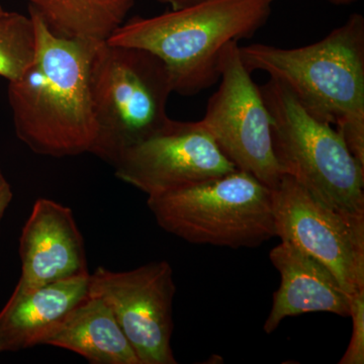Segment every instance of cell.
I'll return each instance as SVG.
<instances>
[{
	"label": "cell",
	"mask_w": 364,
	"mask_h": 364,
	"mask_svg": "<svg viewBox=\"0 0 364 364\" xmlns=\"http://www.w3.org/2000/svg\"><path fill=\"white\" fill-rule=\"evenodd\" d=\"M44 345L74 352L92 364H140L109 306L90 294L67 314Z\"/></svg>",
	"instance_id": "obj_14"
},
{
	"label": "cell",
	"mask_w": 364,
	"mask_h": 364,
	"mask_svg": "<svg viewBox=\"0 0 364 364\" xmlns=\"http://www.w3.org/2000/svg\"><path fill=\"white\" fill-rule=\"evenodd\" d=\"M90 90L97 135L90 153L112 166L170 119L171 75L147 50L100 43L91 63Z\"/></svg>",
	"instance_id": "obj_4"
},
{
	"label": "cell",
	"mask_w": 364,
	"mask_h": 364,
	"mask_svg": "<svg viewBox=\"0 0 364 364\" xmlns=\"http://www.w3.org/2000/svg\"><path fill=\"white\" fill-rule=\"evenodd\" d=\"M352 335L340 364L364 363V291L351 296Z\"/></svg>",
	"instance_id": "obj_17"
},
{
	"label": "cell",
	"mask_w": 364,
	"mask_h": 364,
	"mask_svg": "<svg viewBox=\"0 0 364 364\" xmlns=\"http://www.w3.org/2000/svg\"><path fill=\"white\" fill-rule=\"evenodd\" d=\"M158 1L168 4L172 9H179L191 6V4H198V2L203 1V0H158Z\"/></svg>",
	"instance_id": "obj_19"
},
{
	"label": "cell",
	"mask_w": 364,
	"mask_h": 364,
	"mask_svg": "<svg viewBox=\"0 0 364 364\" xmlns=\"http://www.w3.org/2000/svg\"><path fill=\"white\" fill-rule=\"evenodd\" d=\"M147 205L160 228L189 243L255 248L277 237L273 189L239 169L148 196Z\"/></svg>",
	"instance_id": "obj_5"
},
{
	"label": "cell",
	"mask_w": 364,
	"mask_h": 364,
	"mask_svg": "<svg viewBox=\"0 0 364 364\" xmlns=\"http://www.w3.org/2000/svg\"><path fill=\"white\" fill-rule=\"evenodd\" d=\"M249 72L279 81L309 114L336 127L364 166V18L353 14L317 43L286 49L265 44L240 47Z\"/></svg>",
	"instance_id": "obj_2"
},
{
	"label": "cell",
	"mask_w": 364,
	"mask_h": 364,
	"mask_svg": "<svg viewBox=\"0 0 364 364\" xmlns=\"http://www.w3.org/2000/svg\"><path fill=\"white\" fill-rule=\"evenodd\" d=\"M277 0H203L153 18L124 23L107 41L156 55L171 75L173 92L193 95L219 80L223 48L263 26Z\"/></svg>",
	"instance_id": "obj_3"
},
{
	"label": "cell",
	"mask_w": 364,
	"mask_h": 364,
	"mask_svg": "<svg viewBox=\"0 0 364 364\" xmlns=\"http://www.w3.org/2000/svg\"><path fill=\"white\" fill-rule=\"evenodd\" d=\"M28 13L37 30V55L7 91L16 135L42 156L90 153L97 135L90 68L100 43L56 37Z\"/></svg>",
	"instance_id": "obj_1"
},
{
	"label": "cell",
	"mask_w": 364,
	"mask_h": 364,
	"mask_svg": "<svg viewBox=\"0 0 364 364\" xmlns=\"http://www.w3.org/2000/svg\"><path fill=\"white\" fill-rule=\"evenodd\" d=\"M90 275L59 280L33 291L14 289L0 311V353L44 345L67 314L87 296Z\"/></svg>",
	"instance_id": "obj_13"
},
{
	"label": "cell",
	"mask_w": 364,
	"mask_h": 364,
	"mask_svg": "<svg viewBox=\"0 0 364 364\" xmlns=\"http://www.w3.org/2000/svg\"><path fill=\"white\" fill-rule=\"evenodd\" d=\"M4 13H6V9H4V7L1 6V4H0V16Z\"/></svg>",
	"instance_id": "obj_21"
},
{
	"label": "cell",
	"mask_w": 364,
	"mask_h": 364,
	"mask_svg": "<svg viewBox=\"0 0 364 364\" xmlns=\"http://www.w3.org/2000/svg\"><path fill=\"white\" fill-rule=\"evenodd\" d=\"M134 0H28L31 13L58 38L107 42Z\"/></svg>",
	"instance_id": "obj_15"
},
{
	"label": "cell",
	"mask_w": 364,
	"mask_h": 364,
	"mask_svg": "<svg viewBox=\"0 0 364 364\" xmlns=\"http://www.w3.org/2000/svg\"><path fill=\"white\" fill-rule=\"evenodd\" d=\"M269 259L282 282L273 294L272 310L263 325L265 333L272 334L287 317L306 313L350 317V294L324 265L286 241L272 249Z\"/></svg>",
	"instance_id": "obj_12"
},
{
	"label": "cell",
	"mask_w": 364,
	"mask_h": 364,
	"mask_svg": "<svg viewBox=\"0 0 364 364\" xmlns=\"http://www.w3.org/2000/svg\"><path fill=\"white\" fill-rule=\"evenodd\" d=\"M14 198L13 188L0 169V224Z\"/></svg>",
	"instance_id": "obj_18"
},
{
	"label": "cell",
	"mask_w": 364,
	"mask_h": 364,
	"mask_svg": "<svg viewBox=\"0 0 364 364\" xmlns=\"http://www.w3.org/2000/svg\"><path fill=\"white\" fill-rule=\"evenodd\" d=\"M275 235L324 265L350 296L364 291V215L328 207L291 177L273 189Z\"/></svg>",
	"instance_id": "obj_8"
},
{
	"label": "cell",
	"mask_w": 364,
	"mask_h": 364,
	"mask_svg": "<svg viewBox=\"0 0 364 364\" xmlns=\"http://www.w3.org/2000/svg\"><path fill=\"white\" fill-rule=\"evenodd\" d=\"M21 274L16 291L90 275L85 240L70 208L38 198L20 238Z\"/></svg>",
	"instance_id": "obj_11"
},
{
	"label": "cell",
	"mask_w": 364,
	"mask_h": 364,
	"mask_svg": "<svg viewBox=\"0 0 364 364\" xmlns=\"http://www.w3.org/2000/svg\"><path fill=\"white\" fill-rule=\"evenodd\" d=\"M119 181L148 196L163 195L237 170L200 122L170 119L114 165Z\"/></svg>",
	"instance_id": "obj_10"
},
{
	"label": "cell",
	"mask_w": 364,
	"mask_h": 364,
	"mask_svg": "<svg viewBox=\"0 0 364 364\" xmlns=\"http://www.w3.org/2000/svg\"><path fill=\"white\" fill-rule=\"evenodd\" d=\"M38 37L32 16L13 11L0 16V76L9 82L23 77L35 62Z\"/></svg>",
	"instance_id": "obj_16"
},
{
	"label": "cell",
	"mask_w": 364,
	"mask_h": 364,
	"mask_svg": "<svg viewBox=\"0 0 364 364\" xmlns=\"http://www.w3.org/2000/svg\"><path fill=\"white\" fill-rule=\"evenodd\" d=\"M330 4H336V6H344V4H350L353 2L358 1V0H328Z\"/></svg>",
	"instance_id": "obj_20"
},
{
	"label": "cell",
	"mask_w": 364,
	"mask_h": 364,
	"mask_svg": "<svg viewBox=\"0 0 364 364\" xmlns=\"http://www.w3.org/2000/svg\"><path fill=\"white\" fill-rule=\"evenodd\" d=\"M260 91L282 174L328 207L364 215V166L339 132L309 114L279 81L270 78Z\"/></svg>",
	"instance_id": "obj_6"
},
{
	"label": "cell",
	"mask_w": 364,
	"mask_h": 364,
	"mask_svg": "<svg viewBox=\"0 0 364 364\" xmlns=\"http://www.w3.org/2000/svg\"><path fill=\"white\" fill-rule=\"evenodd\" d=\"M176 293L165 260L128 272L97 267L88 282V294L109 306L140 364L177 363L171 347Z\"/></svg>",
	"instance_id": "obj_9"
},
{
	"label": "cell",
	"mask_w": 364,
	"mask_h": 364,
	"mask_svg": "<svg viewBox=\"0 0 364 364\" xmlns=\"http://www.w3.org/2000/svg\"><path fill=\"white\" fill-rule=\"evenodd\" d=\"M218 70L219 88L198 122L237 169L275 189L284 174L273 149L272 117L237 41L223 48Z\"/></svg>",
	"instance_id": "obj_7"
}]
</instances>
